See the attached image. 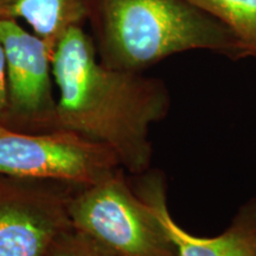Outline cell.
<instances>
[{"mask_svg":"<svg viewBox=\"0 0 256 256\" xmlns=\"http://www.w3.org/2000/svg\"><path fill=\"white\" fill-rule=\"evenodd\" d=\"M52 75L60 92L52 130H70L110 147L134 176L148 171L150 128L171 108L164 82L104 66L82 25L69 28L57 43Z\"/></svg>","mask_w":256,"mask_h":256,"instance_id":"6da1fadb","label":"cell"},{"mask_svg":"<svg viewBox=\"0 0 256 256\" xmlns=\"http://www.w3.org/2000/svg\"><path fill=\"white\" fill-rule=\"evenodd\" d=\"M100 62L142 72L176 54L206 50L248 57L222 22L191 0H87Z\"/></svg>","mask_w":256,"mask_h":256,"instance_id":"7a4b0ae2","label":"cell"},{"mask_svg":"<svg viewBox=\"0 0 256 256\" xmlns=\"http://www.w3.org/2000/svg\"><path fill=\"white\" fill-rule=\"evenodd\" d=\"M75 229L88 234L118 256H179L152 208L138 196L121 168L69 200Z\"/></svg>","mask_w":256,"mask_h":256,"instance_id":"3957f363","label":"cell"},{"mask_svg":"<svg viewBox=\"0 0 256 256\" xmlns=\"http://www.w3.org/2000/svg\"><path fill=\"white\" fill-rule=\"evenodd\" d=\"M110 147L66 130L28 133L0 124V174L86 188L121 170Z\"/></svg>","mask_w":256,"mask_h":256,"instance_id":"277c9868","label":"cell"},{"mask_svg":"<svg viewBox=\"0 0 256 256\" xmlns=\"http://www.w3.org/2000/svg\"><path fill=\"white\" fill-rule=\"evenodd\" d=\"M78 186L0 174V256H46L72 228L69 200Z\"/></svg>","mask_w":256,"mask_h":256,"instance_id":"5b68a950","label":"cell"},{"mask_svg":"<svg viewBox=\"0 0 256 256\" xmlns=\"http://www.w3.org/2000/svg\"><path fill=\"white\" fill-rule=\"evenodd\" d=\"M5 56L8 110L2 124L28 133L52 130L57 100L52 92V51L17 20L0 19Z\"/></svg>","mask_w":256,"mask_h":256,"instance_id":"8992f818","label":"cell"},{"mask_svg":"<svg viewBox=\"0 0 256 256\" xmlns=\"http://www.w3.org/2000/svg\"><path fill=\"white\" fill-rule=\"evenodd\" d=\"M134 191L152 208L179 256H256V198L240 208L232 222L215 238H200L182 228L168 212L164 176L147 171L138 176Z\"/></svg>","mask_w":256,"mask_h":256,"instance_id":"52a82bcc","label":"cell"},{"mask_svg":"<svg viewBox=\"0 0 256 256\" xmlns=\"http://www.w3.org/2000/svg\"><path fill=\"white\" fill-rule=\"evenodd\" d=\"M87 18V0H0V19H24L52 54L63 34Z\"/></svg>","mask_w":256,"mask_h":256,"instance_id":"ba28073f","label":"cell"},{"mask_svg":"<svg viewBox=\"0 0 256 256\" xmlns=\"http://www.w3.org/2000/svg\"><path fill=\"white\" fill-rule=\"evenodd\" d=\"M235 34L248 57L256 58V0H191Z\"/></svg>","mask_w":256,"mask_h":256,"instance_id":"9c48e42d","label":"cell"},{"mask_svg":"<svg viewBox=\"0 0 256 256\" xmlns=\"http://www.w3.org/2000/svg\"><path fill=\"white\" fill-rule=\"evenodd\" d=\"M46 256H118L88 234L72 228L64 230L51 243Z\"/></svg>","mask_w":256,"mask_h":256,"instance_id":"30bf717a","label":"cell"},{"mask_svg":"<svg viewBox=\"0 0 256 256\" xmlns=\"http://www.w3.org/2000/svg\"><path fill=\"white\" fill-rule=\"evenodd\" d=\"M8 110V88H6L5 56L2 46L0 43V124L4 120Z\"/></svg>","mask_w":256,"mask_h":256,"instance_id":"8fae6325","label":"cell"}]
</instances>
